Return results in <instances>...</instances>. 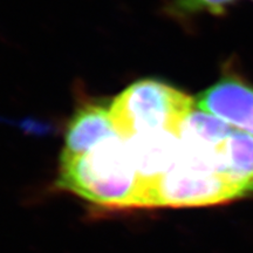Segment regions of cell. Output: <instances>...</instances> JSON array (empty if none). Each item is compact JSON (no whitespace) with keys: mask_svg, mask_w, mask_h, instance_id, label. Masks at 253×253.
<instances>
[{"mask_svg":"<svg viewBox=\"0 0 253 253\" xmlns=\"http://www.w3.org/2000/svg\"><path fill=\"white\" fill-rule=\"evenodd\" d=\"M56 185L95 205L132 208L136 172L125 138H107L80 155H61Z\"/></svg>","mask_w":253,"mask_h":253,"instance_id":"1","label":"cell"},{"mask_svg":"<svg viewBox=\"0 0 253 253\" xmlns=\"http://www.w3.org/2000/svg\"><path fill=\"white\" fill-rule=\"evenodd\" d=\"M116 135L110 118V104L84 103L69 120L61 155L73 156L84 154L100 142Z\"/></svg>","mask_w":253,"mask_h":253,"instance_id":"4","label":"cell"},{"mask_svg":"<svg viewBox=\"0 0 253 253\" xmlns=\"http://www.w3.org/2000/svg\"><path fill=\"white\" fill-rule=\"evenodd\" d=\"M238 0H173L171 13L177 17H188L199 13L223 15Z\"/></svg>","mask_w":253,"mask_h":253,"instance_id":"5","label":"cell"},{"mask_svg":"<svg viewBox=\"0 0 253 253\" xmlns=\"http://www.w3.org/2000/svg\"><path fill=\"white\" fill-rule=\"evenodd\" d=\"M196 107L253 137V84L225 73L196 97Z\"/></svg>","mask_w":253,"mask_h":253,"instance_id":"3","label":"cell"},{"mask_svg":"<svg viewBox=\"0 0 253 253\" xmlns=\"http://www.w3.org/2000/svg\"><path fill=\"white\" fill-rule=\"evenodd\" d=\"M196 100L184 91L154 79L134 82L110 103L116 134L122 138L147 131L166 130L179 136Z\"/></svg>","mask_w":253,"mask_h":253,"instance_id":"2","label":"cell"}]
</instances>
